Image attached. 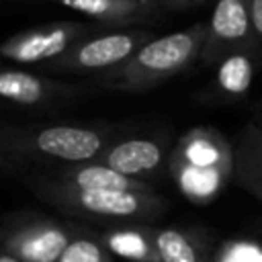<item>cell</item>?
I'll use <instances>...</instances> for the list:
<instances>
[{
    "mask_svg": "<svg viewBox=\"0 0 262 262\" xmlns=\"http://www.w3.org/2000/svg\"><path fill=\"white\" fill-rule=\"evenodd\" d=\"M111 125L47 123L10 125L0 129V164L4 172H31L53 164L96 160L111 143Z\"/></svg>",
    "mask_w": 262,
    "mask_h": 262,
    "instance_id": "obj_1",
    "label": "cell"
},
{
    "mask_svg": "<svg viewBox=\"0 0 262 262\" xmlns=\"http://www.w3.org/2000/svg\"><path fill=\"white\" fill-rule=\"evenodd\" d=\"M23 182L39 201L80 221H98L106 225L149 223L162 217L170 209V203L160 192L139 194V192L86 190L53 180L37 170L27 172L23 176Z\"/></svg>",
    "mask_w": 262,
    "mask_h": 262,
    "instance_id": "obj_2",
    "label": "cell"
},
{
    "mask_svg": "<svg viewBox=\"0 0 262 262\" xmlns=\"http://www.w3.org/2000/svg\"><path fill=\"white\" fill-rule=\"evenodd\" d=\"M233 141L219 129L201 125L176 139L168 158V174L180 194L199 207L213 203L233 178Z\"/></svg>",
    "mask_w": 262,
    "mask_h": 262,
    "instance_id": "obj_3",
    "label": "cell"
},
{
    "mask_svg": "<svg viewBox=\"0 0 262 262\" xmlns=\"http://www.w3.org/2000/svg\"><path fill=\"white\" fill-rule=\"evenodd\" d=\"M205 39L207 23L156 37L119 68L96 76V82L121 92H147L201 59Z\"/></svg>",
    "mask_w": 262,
    "mask_h": 262,
    "instance_id": "obj_4",
    "label": "cell"
},
{
    "mask_svg": "<svg viewBox=\"0 0 262 262\" xmlns=\"http://www.w3.org/2000/svg\"><path fill=\"white\" fill-rule=\"evenodd\" d=\"M151 39H156V35L147 27L102 31L88 39H82L63 55L47 61L45 70L59 72V74H98L100 76L125 63Z\"/></svg>",
    "mask_w": 262,
    "mask_h": 262,
    "instance_id": "obj_5",
    "label": "cell"
},
{
    "mask_svg": "<svg viewBox=\"0 0 262 262\" xmlns=\"http://www.w3.org/2000/svg\"><path fill=\"white\" fill-rule=\"evenodd\" d=\"M76 223L68 225L37 213L8 215L0 229L4 254L20 262H57L74 235Z\"/></svg>",
    "mask_w": 262,
    "mask_h": 262,
    "instance_id": "obj_6",
    "label": "cell"
},
{
    "mask_svg": "<svg viewBox=\"0 0 262 262\" xmlns=\"http://www.w3.org/2000/svg\"><path fill=\"white\" fill-rule=\"evenodd\" d=\"M102 29L94 23L84 20H57L45 23L41 27H33L10 35L2 45V57L16 61V63H47L68 49H72L82 39H88Z\"/></svg>",
    "mask_w": 262,
    "mask_h": 262,
    "instance_id": "obj_7",
    "label": "cell"
},
{
    "mask_svg": "<svg viewBox=\"0 0 262 262\" xmlns=\"http://www.w3.org/2000/svg\"><path fill=\"white\" fill-rule=\"evenodd\" d=\"M246 47H258L252 23V0H217L207 23L201 61L205 66H217L225 55Z\"/></svg>",
    "mask_w": 262,
    "mask_h": 262,
    "instance_id": "obj_8",
    "label": "cell"
},
{
    "mask_svg": "<svg viewBox=\"0 0 262 262\" xmlns=\"http://www.w3.org/2000/svg\"><path fill=\"white\" fill-rule=\"evenodd\" d=\"M170 149L164 139L154 137H127L113 141L94 162L104 164L125 176L147 182L156 178L162 170L168 172Z\"/></svg>",
    "mask_w": 262,
    "mask_h": 262,
    "instance_id": "obj_9",
    "label": "cell"
},
{
    "mask_svg": "<svg viewBox=\"0 0 262 262\" xmlns=\"http://www.w3.org/2000/svg\"><path fill=\"white\" fill-rule=\"evenodd\" d=\"M70 10L82 12L102 31L139 29L151 25L166 8L160 0H57Z\"/></svg>",
    "mask_w": 262,
    "mask_h": 262,
    "instance_id": "obj_10",
    "label": "cell"
},
{
    "mask_svg": "<svg viewBox=\"0 0 262 262\" xmlns=\"http://www.w3.org/2000/svg\"><path fill=\"white\" fill-rule=\"evenodd\" d=\"M37 172L78 186L86 190H113V192H139V194H156L158 190L143 180L125 176L104 164L98 162H74V164H53L45 168H37Z\"/></svg>",
    "mask_w": 262,
    "mask_h": 262,
    "instance_id": "obj_11",
    "label": "cell"
},
{
    "mask_svg": "<svg viewBox=\"0 0 262 262\" xmlns=\"http://www.w3.org/2000/svg\"><path fill=\"white\" fill-rule=\"evenodd\" d=\"M84 90L78 84H63L47 76H39L25 70H2L0 72V96L16 106L37 108L51 106Z\"/></svg>",
    "mask_w": 262,
    "mask_h": 262,
    "instance_id": "obj_12",
    "label": "cell"
},
{
    "mask_svg": "<svg viewBox=\"0 0 262 262\" xmlns=\"http://www.w3.org/2000/svg\"><path fill=\"white\" fill-rule=\"evenodd\" d=\"M262 57L258 47L237 49L225 55L215 68V80L207 88V94L215 102H233L250 92L256 63Z\"/></svg>",
    "mask_w": 262,
    "mask_h": 262,
    "instance_id": "obj_13",
    "label": "cell"
},
{
    "mask_svg": "<svg viewBox=\"0 0 262 262\" xmlns=\"http://www.w3.org/2000/svg\"><path fill=\"white\" fill-rule=\"evenodd\" d=\"M156 229L149 223H121L96 231L106 250L131 262H162L156 244Z\"/></svg>",
    "mask_w": 262,
    "mask_h": 262,
    "instance_id": "obj_14",
    "label": "cell"
},
{
    "mask_svg": "<svg viewBox=\"0 0 262 262\" xmlns=\"http://www.w3.org/2000/svg\"><path fill=\"white\" fill-rule=\"evenodd\" d=\"M233 180L262 201V125L248 123L233 135Z\"/></svg>",
    "mask_w": 262,
    "mask_h": 262,
    "instance_id": "obj_15",
    "label": "cell"
},
{
    "mask_svg": "<svg viewBox=\"0 0 262 262\" xmlns=\"http://www.w3.org/2000/svg\"><path fill=\"white\" fill-rule=\"evenodd\" d=\"M156 244L162 262H211L217 250L205 231L188 227H158Z\"/></svg>",
    "mask_w": 262,
    "mask_h": 262,
    "instance_id": "obj_16",
    "label": "cell"
},
{
    "mask_svg": "<svg viewBox=\"0 0 262 262\" xmlns=\"http://www.w3.org/2000/svg\"><path fill=\"white\" fill-rule=\"evenodd\" d=\"M57 262H117V256L106 250L96 231H88L76 225L74 235Z\"/></svg>",
    "mask_w": 262,
    "mask_h": 262,
    "instance_id": "obj_17",
    "label": "cell"
},
{
    "mask_svg": "<svg viewBox=\"0 0 262 262\" xmlns=\"http://www.w3.org/2000/svg\"><path fill=\"white\" fill-rule=\"evenodd\" d=\"M211 262H262V248L248 239L223 242Z\"/></svg>",
    "mask_w": 262,
    "mask_h": 262,
    "instance_id": "obj_18",
    "label": "cell"
},
{
    "mask_svg": "<svg viewBox=\"0 0 262 262\" xmlns=\"http://www.w3.org/2000/svg\"><path fill=\"white\" fill-rule=\"evenodd\" d=\"M252 23H254L256 43L262 53V0H252Z\"/></svg>",
    "mask_w": 262,
    "mask_h": 262,
    "instance_id": "obj_19",
    "label": "cell"
},
{
    "mask_svg": "<svg viewBox=\"0 0 262 262\" xmlns=\"http://www.w3.org/2000/svg\"><path fill=\"white\" fill-rule=\"evenodd\" d=\"M160 2L168 12V10H192V8L207 4L211 0H160Z\"/></svg>",
    "mask_w": 262,
    "mask_h": 262,
    "instance_id": "obj_20",
    "label": "cell"
},
{
    "mask_svg": "<svg viewBox=\"0 0 262 262\" xmlns=\"http://www.w3.org/2000/svg\"><path fill=\"white\" fill-rule=\"evenodd\" d=\"M0 262H20V260H16L14 256H10V254H4V252H2V256H0Z\"/></svg>",
    "mask_w": 262,
    "mask_h": 262,
    "instance_id": "obj_21",
    "label": "cell"
},
{
    "mask_svg": "<svg viewBox=\"0 0 262 262\" xmlns=\"http://www.w3.org/2000/svg\"><path fill=\"white\" fill-rule=\"evenodd\" d=\"M260 231H262V223H260Z\"/></svg>",
    "mask_w": 262,
    "mask_h": 262,
    "instance_id": "obj_22",
    "label": "cell"
},
{
    "mask_svg": "<svg viewBox=\"0 0 262 262\" xmlns=\"http://www.w3.org/2000/svg\"><path fill=\"white\" fill-rule=\"evenodd\" d=\"M260 203H262V201H260Z\"/></svg>",
    "mask_w": 262,
    "mask_h": 262,
    "instance_id": "obj_23",
    "label": "cell"
}]
</instances>
